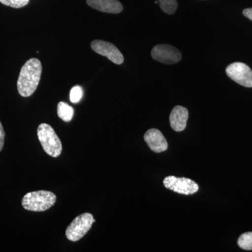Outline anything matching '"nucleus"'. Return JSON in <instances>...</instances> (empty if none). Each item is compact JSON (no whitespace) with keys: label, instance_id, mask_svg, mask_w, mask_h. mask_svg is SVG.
<instances>
[{"label":"nucleus","instance_id":"f03ea898","mask_svg":"<svg viewBox=\"0 0 252 252\" xmlns=\"http://www.w3.org/2000/svg\"><path fill=\"white\" fill-rule=\"evenodd\" d=\"M56 202V195L48 190L30 192L24 195L22 205L28 211L44 212L54 206Z\"/></svg>","mask_w":252,"mask_h":252},{"label":"nucleus","instance_id":"f257e3e1","mask_svg":"<svg viewBox=\"0 0 252 252\" xmlns=\"http://www.w3.org/2000/svg\"><path fill=\"white\" fill-rule=\"evenodd\" d=\"M42 65L37 59H31L25 63L18 77L17 88L22 97H27L34 94L40 81Z\"/></svg>","mask_w":252,"mask_h":252},{"label":"nucleus","instance_id":"4468645a","mask_svg":"<svg viewBox=\"0 0 252 252\" xmlns=\"http://www.w3.org/2000/svg\"><path fill=\"white\" fill-rule=\"evenodd\" d=\"M238 244L240 248L245 250H252V232L244 233L238 239Z\"/></svg>","mask_w":252,"mask_h":252},{"label":"nucleus","instance_id":"6ab92c4d","mask_svg":"<svg viewBox=\"0 0 252 252\" xmlns=\"http://www.w3.org/2000/svg\"><path fill=\"white\" fill-rule=\"evenodd\" d=\"M155 4H158V1H155Z\"/></svg>","mask_w":252,"mask_h":252},{"label":"nucleus","instance_id":"39448f33","mask_svg":"<svg viewBox=\"0 0 252 252\" xmlns=\"http://www.w3.org/2000/svg\"><path fill=\"white\" fill-rule=\"evenodd\" d=\"M225 72L228 77L240 85L252 88V70L245 63H232L226 67Z\"/></svg>","mask_w":252,"mask_h":252},{"label":"nucleus","instance_id":"2eb2a0df","mask_svg":"<svg viewBox=\"0 0 252 252\" xmlns=\"http://www.w3.org/2000/svg\"><path fill=\"white\" fill-rule=\"evenodd\" d=\"M82 96L83 89L81 86H75L71 89L69 98H70V101L72 103H77V102H79L81 99L82 98Z\"/></svg>","mask_w":252,"mask_h":252},{"label":"nucleus","instance_id":"dca6fc26","mask_svg":"<svg viewBox=\"0 0 252 252\" xmlns=\"http://www.w3.org/2000/svg\"><path fill=\"white\" fill-rule=\"evenodd\" d=\"M0 2L6 6L18 9L26 6L29 2V0H0Z\"/></svg>","mask_w":252,"mask_h":252},{"label":"nucleus","instance_id":"ddd939ff","mask_svg":"<svg viewBox=\"0 0 252 252\" xmlns=\"http://www.w3.org/2000/svg\"><path fill=\"white\" fill-rule=\"evenodd\" d=\"M158 4L162 11L167 14H174L177 9V0H158Z\"/></svg>","mask_w":252,"mask_h":252},{"label":"nucleus","instance_id":"20e7f679","mask_svg":"<svg viewBox=\"0 0 252 252\" xmlns=\"http://www.w3.org/2000/svg\"><path fill=\"white\" fill-rule=\"evenodd\" d=\"M95 222L94 216L90 213L82 214L76 217L66 230L68 240L77 242L81 240L91 229L93 223Z\"/></svg>","mask_w":252,"mask_h":252},{"label":"nucleus","instance_id":"423d86ee","mask_svg":"<svg viewBox=\"0 0 252 252\" xmlns=\"http://www.w3.org/2000/svg\"><path fill=\"white\" fill-rule=\"evenodd\" d=\"M163 185L165 188L183 195H192L199 189L198 185L193 180L185 177L177 178L175 176L167 177L163 180Z\"/></svg>","mask_w":252,"mask_h":252},{"label":"nucleus","instance_id":"f8f14e48","mask_svg":"<svg viewBox=\"0 0 252 252\" xmlns=\"http://www.w3.org/2000/svg\"><path fill=\"white\" fill-rule=\"evenodd\" d=\"M58 115L65 122H69L74 116V109L66 102H61L58 104Z\"/></svg>","mask_w":252,"mask_h":252},{"label":"nucleus","instance_id":"1a4fd4ad","mask_svg":"<svg viewBox=\"0 0 252 252\" xmlns=\"http://www.w3.org/2000/svg\"><path fill=\"white\" fill-rule=\"evenodd\" d=\"M144 138L149 148L156 153H160L167 150V140L160 130L150 129L146 132Z\"/></svg>","mask_w":252,"mask_h":252},{"label":"nucleus","instance_id":"0eeeda50","mask_svg":"<svg viewBox=\"0 0 252 252\" xmlns=\"http://www.w3.org/2000/svg\"><path fill=\"white\" fill-rule=\"evenodd\" d=\"M152 57L166 64H176L182 60V54L177 48L168 44H158L152 50Z\"/></svg>","mask_w":252,"mask_h":252},{"label":"nucleus","instance_id":"f3484780","mask_svg":"<svg viewBox=\"0 0 252 252\" xmlns=\"http://www.w3.org/2000/svg\"><path fill=\"white\" fill-rule=\"evenodd\" d=\"M4 137L5 132L4 129H3L2 125H1V122H0V152H1L3 147H4Z\"/></svg>","mask_w":252,"mask_h":252},{"label":"nucleus","instance_id":"6e6552de","mask_svg":"<svg viewBox=\"0 0 252 252\" xmlns=\"http://www.w3.org/2000/svg\"><path fill=\"white\" fill-rule=\"evenodd\" d=\"M91 46L94 52L105 56L115 64H122L124 62V56L117 46L112 43L102 40H94L91 42Z\"/></svg>","mask_w":252,"mask_h":252},{"label":"nucleus","instance_id":"a211bd4d","mask_svg":"<svg viewBox=\"0 0 252 252\" xmlns=\"http://www.w3.org/2000/svg\"><path fill=\"white\" fill-rule=\"evenodd\" d=\"M243 15L245 17L252 21V8H249V9L244 10Z\"/></svg>","mask_w":252,"mask_h":252},{"label":"nucleus","instance_id":"9d476101","mask_svg":"<svg viewBox=\"0 0 252 252\" xmlns=\"http://www.w3.org/2000/svg\"><path fill=\"white\" fill-rule=\"evenodd\" d=\"M87 4L93 9L109 14L122 12L123 5L118 0H86Z\"/></svg>","mask_w":252,"mask_h":252},{"label":"nucleus","instance_id":"7ed1b4c3","mask_svg":"<svg viewBox=\"0 0 252 252\" xmlns=\"http://www.w3.org/2000/svg\"><path fill=\"white\" fill-rule=\"evenodd\" d=\"M37 135L43 149L48 155L59 157L63 150L62 143L54 128L47 124H41L37 128Z\"/></svg>","mask_w":252,"mask_h":252},{"label":"nucleus","instance_id":"9b49d317","mask_svg":"<svg viewBox=\"0 0 252 252\" xmlns=\"http://www.w3.org/2000/svg\"><path fill=\"white\" fill-rule=\"evenodd\" d=\"M189 118V112L187 108L182 106H176L172 109L170 116L171 127L177 132H182L187 127Z\"/></svg>","mask_w":252,"mask_h":252}]
</instances>
